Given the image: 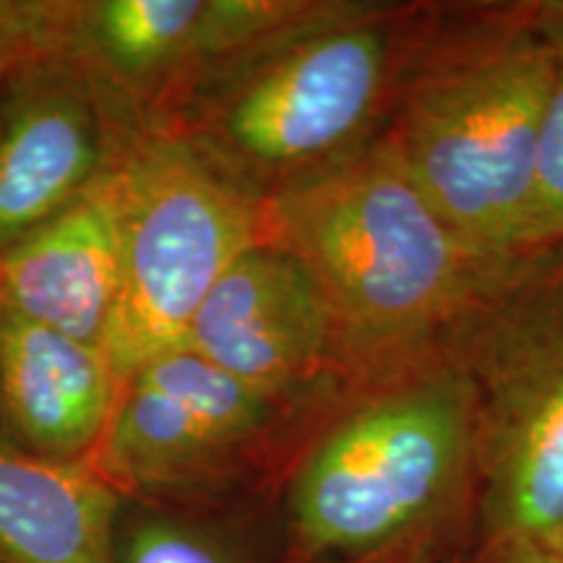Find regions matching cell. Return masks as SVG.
Here are the masks:
<instances>
[{
  "label": "cell",
  "mask_w": 563,
  "mask_h": 563,
  "mask_svg": "<svg viewBox=\"0 0 563 563\" xmlns=\"http://www.w3.org/2000/svg\"><path fill=\"white\" fill-rule=\"evenodd\" d=\"M266 214L269 241L327 295L352 368L397 376L443 342L501 264L470 251L378 141L272 196Z\"/></svg>",
  "instance_id": "cell-1"
},
{
  "label": "cell",
  "mask_w": 563,
  "mask_h": 563,
  "mask_svg": "<svg viewBox=\"0 0 563 563\" xmlns=\"http://www.w3.org/2000/svg\"><path fill=\"white\" fill-rule=\"evenodd\" d=\"M397 63L391 11L313 3L295 24L211 74L186 129L207 157L269 201L363 150Z\"/></svg>",
  "instance_id": "cell-2"
},
{
  "label": "cell",
  "mask_w": 563,
  "mask_h": 563,
  "mask_svg": "<svg viewBox=\"0 0 563 563\" xmlns=\"http://www.w3.org/2000/svg\"><path fill=\"white\" fill-rule=\"evenodd\" d=\"M551 51L527 24L410 87L378 144L485 262L525 256Z\"/></svg>",
  "instance_id": "cell-3"
},
{
  "label": "cell",
  "mask_w": 563,
  "mask_h": 563,
  "mask_svg": "<svg viewBox=\"0 0 563 563\" xmlns=\"http://www.w3.org/2000/svg\"><path fill=\"white\" fill-rule=\"evenodd\" d=\"M443 344L473 389L490 530L540 543L563 522L561 245L498 264Z\"/></svg>",
  "instance_id": "cell-4"
},
{
  "label": "cell",
  "mask_w": 563,
  "mask_h": 563,
  "mask_svg": "<svg viewBox=\"0 0 563 563\" xmlns=\"http://www.w3.org/2000/svg\"><path fill=\"white\" fill-rule=\"evenodd\" d=\"M121 285L102 350L125 384L183 347L201 302L245 251L269 241L266 201L194 141L157 129L118 157Z\"/></svg>",
  "instance_id": "cell-5"
},
{
  "label": "cell",
  "mask_w": 563,
  "mask_h": 563,
  "mask_svg": "<svg viewBox=\"0 0 563 563\" xmlns=\"http://www.w3.org/2000/svg\"><path fill=\"white\" fill-rule=\"evenodd\" d=\"M475 452V399L449 361L397 373L302 460L290 493L308 553L391 543L439 509Z\"/></svg>",
  "instance_id": "cell-6"
},
{
  "label": "cell",
  "mask_w": 563,
  "mask_h": 563,
  "mask_svg": "<svg viewBox=\"0 0 563 563\" xmlns=\"http://www.w3.org/2000/svg\"><path fill=\"white\" fill-rule=\"evenodd\" d=\"M285 402L178 347L123 384L91 456L118 490H178L217 477L277 420Z\"/></svg>",
  "instance_id": "cell-7"
},
{
  "label": "cell",
  "mask_w": 563,
  "mask_h": 563,
  "mask_svg": "<svg viewBox=\"0 0 563 563\" xmlns=\"http://www.w3.org/2000/svg\"><path fill=\"white\" fill-rule=\"evenodd\" d=\"M298 0H89L74 3L68 58L136 108L194 95L211 74L295 24Z\"/></svg>",
  "instance_id": "cell-8"
},
{
  "label": "cell",
  "mask_w": 563,
  "mask_h": 563,
  "mask_svg": "<svg viewBox=\"0 0 563 563\" xmlns=\"http://www.w3.org/2000/svg\"><path fill=\"white\" fill-rule=\"evenodd\" d=\"M183 347L251 389L290 402L342 363L329 300L285 245H253L201 302Z\"/></svg>",
  "instance_id": "cell-9"
},
{
  "label": "cell",
  "mask_w": 563,
  "mask_h": 563,
  "mask_svg": "<svg viewBox=\"0 0 563 563\" xmlns=\"http://www.w3.org/2000/svg\"><path fill=\"white\" fill-rule=\"evenodd\" d=\"M0 253L60 214L115 165L104 97L68 55L0 91Z\"/></svg>",
  "instance_id": "cell-10"
},
{
  "label": "cell",
  "mask_w": 563,
  "mask_h": 563,
  "mask_svg": "<svg viewBox=\"0 0 563 563\" xmlns=\"http://www.w3.org/2000/svg\"><path fill=\"white\" fill-rule=\"evenodd\" d=\"M118 159L87 194L0 253V306L100 344L121 285Z\"/></svg>",
  "instance_id": "cell-11"
},
{
  "label": "cell",
  "mask_w": 563,
  "mask_h": 563,
  "mask_svg": "<svg viewBox=\"0 0 563 563\" xmlns=\"http://www.w3.org/2000/svg\"><path fill=\"white\" fill-rule=\"evenodd\" d=\"M123 382L100 344L0 306V410L21 452L89 462L108 433Z\"/></svg>",
  "instance_id": "cell-12"
},
{
  "label": "cell",
  "mask_w": 563,
  "mask_h": 563,
  "mask_svg": "<svg viewBox=\"0 0 563 563\" xmlns=\"http://www.w3.org/2000/svg\"><path fill=\"white\" fill-rule=\"evenodd\" d=\"M123 496L91 462L0 446V563H115Z\"/></svg>",
  "instance_id": "cell-13"
},
{
  "label": "cell",
  "mask_w": 563,
  "mask_h": 563,
  "mask_svg": "<svg viewBox=\"0 0 563 563\" xmlns=\"http://www.w3.org/2000/svg\"><path fill=\"white\" fill-rule=\"evenodd\" d=\"M532 30L551 51L553 79L548 91L543 131H540L538 180L525 256L563 245V0L540 3L530 16Z\"/></svg>",
  "instance_id": "cell-14"
},
{
  "label": "cell",
  "mask_w": 563,
  "mask_h": 563,
  "mask_svg": "<svg viewBox=\"0 0 563 563\" xmlns=\"http://www.w3.org/2000/svg\"><path fill=\"white\" fill-rule=\"evenodd\" d=\"M74 3L0 0V91L21 70L68 55Z\"/></svg>",
  "instance_id": "cell-15"
},
{
  "label": "cell",
  "mask_w": 563,
  "mask_h": 563,
  "mask_svg": "<svg viewBox=\"0 0 563 563\" xmlns=\"http://www.w3.org/2000/svg\"><path fill=\"white\" fill-rule=\"evenodd\" d=\"M115 563H235L207 530L162 511L121 517Z\"/></svg>",
  "instance_id": "cell-16"
},
{
  "label": "cell",
  "mask_w": 563,
  "mask_h": 563,
  "mask_svg": "<svg viewBox=\"0 0 563 563\" xmlns=\"http://www.w3.org/2000/svg\"><path fill=\"white\" fill-rule=\"evenodd\" d=\"M496 563H563V559L543 543L525 540V543L501 545V555H498Z\"/></svg>",
  "instance_id": "cell-17"
},
{
  "label": "cell",
  "mask_w": 563,
  "mask_h": 563,
  "mask_svg": "<svg viewBox=\"0 0 563 563\" xmlns=\"http://www.w3.org/2000/svg\"><path fill=\"white\" fill-rule=\"evenodd\" d=\"M540 543H543L545 548H551L555 555H561V559H563V522L555 527V530L548 534L545 540H540Z\"/></svg>",
  "instance_id": "cell-18"
},
{
  "label": "cell",
  "mask_w": 563,
  "mask_h": 563,
  "mask_svg": "<svg viewBox=\"0 0 563 563\" xmlns=\"http://www.w3.org/2000/svg\"><path fill=\"white\" fill-rule=\"evenodd\" d=\"M0 446H11V443L5 441V428H3V410H0Z\"/></svg>",
  "instance_id": "cell-19"
}]
</instances>
